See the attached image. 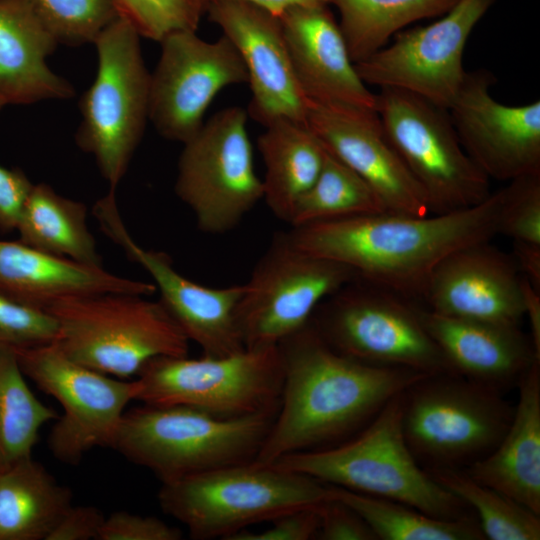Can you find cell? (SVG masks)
Masks as SVG:
<instances>
[{"mask_svg":"<svg viewBox=\"0 0 540 540\" xmlns=\"http://www.w3.org/2000/svg\"><path fill=\"white\" fill-rule=\"evenodd\" d=\"M283 381L278 410L255 461L342 443L396 395L429 376L380 367L330 347L309 322L278 344Z\"/></svg>","mask_w":540,"mask_h":540,"instance_id":"6da1fadb","label":"cell"},{"mask_svg":"<svg viewBox=\"0 0 540 540\" xmlns=\"http://www.w3.org/2000/svg\"><path fill=\"white\" fill-rule=\"evenodd\" d=\"M505 188L478 205L417 216L383 211L291 227L299 249L349 267L358 278L404 298H422L427 280L450 253L499 234Z\"/></svg>","mask_w":540,"mask_h":540,"instance_id":"7a4b0ae2","label":"cell"},{"mask_svg":"<svg viewBox=\"0 0 540 540\" xmlns=\"http://www.w3.org/2000/svg\"><path fill=\"white\" fill-rule=\"evenodd\" d=\"M402 393L350 439L289 454L270 464L331 486L403 503L440 519L471 515L469 507L439 484L408 447L402 428Z\"/></svg>","mask_w":540,"mask_h":540,"instance_id":"3957f363","label":"cell"},{"mask_svg":"<svg viewBox=\"0 0 540 540\" xmlns=\"http://www.w3.org/2000/svg\"><path fill=\"white\" fill-rule=\"evenodd\" d=\"M278 409L223 418L184 405L124 413L111 448L161 483L255 460Z\"/></svg>","mask_w":540,"mask_h":540,"instance_id":"277c9868","label":"cell"},{"mask_svg":"<svg viewBox=\"0 0 540 540\" xmlns=\"http://www.w3.org/2000/svg\"><path fill=\"white\" fill-rule=\"evenodd\" d=\"M331 496L328 484L252 460L162 483L158 501L192 539L229 540L252 524L319 505Z\"/></svg>","mask_w":540,"mask_h":540,"instance_id":"5b68a950","label":"cell"},{"mask_svg":"<svg viewBox=\"0 0 540 540\" xmlns=\"http://www.w3.org/2000/svg\"><path fill=\"white\" fill-rule=\"evenodd\" d=\"M55 319V341L72 360L127 379L151 360L186 356L189 340L161 302L104 292L60 299L45 309Z\"/></svg>","mask_w":540,"mask_h":540,"instance_id":"8992f818","label":"cell"},{"mask_svg":"<svg viewBox=\"0 0 540 540\" xmlns=\"http://www.w3.org/2000/svg\"><path fill=\"white\" fill-rule=\"evenodd\" d=\"M140 34L118 16L97 36V71L80 99L75 142L93 155L109 191L125 176L149 119L150 73Z\"/></svg>","mask_w":540,"mask_h":540,"instance_id":"52a82bcc","label":"cell"},{"mask_svg":"<svg viewBox=\"0 0 540 540\" xmlns=\"http://www.w3.org/2000/svg\"><path fill=\"white\" fill-rule=\"evenodd\" d=\"M513 410L496 389L454 374L429 375L402 393V428L424 469H465L497 446Z\"/></svg>","mask_w":540,"mask_h":540,"instance_id":"ba28073f","label":"cell"},{"mask_svg":"<svg viewBox=\"0 0 540 540\" xmlns=\"http://www.w3.org/2000/svg\"><path fill=\"white\" fill-rule=\"evenodd\" d=\"M402 297L356 277L323 300L309 322L330 347L359 362L454 374L424 327L420 308Z\"/></svg>","mask_w":540,"mask_h":540,"instance_id":"9c48e42d","label":"cell"},{"mask_svg":"<svg viewBox=\"0 0 540 540\" xmlns=\"http://www.w3.org/2000/svg\"><path fill=\"white\" fill-rule=\"evenodd\" d=\"M375 110L383 131L416 181L430 214L480 204L489 197V177L464 150L448 110L413 93L383 87Z\"/></svg>","mask_w":540,"mask_h":540,"instance_id":"30bf717a","label":"cell"},{"mask_svg":"<svg viewBox=\"0 0 540 540\" xmlns=\"http://www.w3.org/2000/svg\"><path fill=\"white\" fill-rule=\"evenodd\" d=\"M135 380V400L143 404L184 405L237 418L278 409L283 370L274 346L225 356L158 357Z\"/></svg>","mask_w":540,"mask_h":540,"instance_id":"8fae6325","label":"cell"},{"mask_svg":"<svg viewBox=\"0 0 540 540\" xmlns=\"http://www.w3.org/2000/svg\"><path fill=\"white\" fill-rule=\"evenodd\" d=\"M247 118L243 108L227 107L183 144L174 189L204 233L233 230L263 200Z\"/></svg>","mask_w":540,"mask_h":540,"instance_id":"7c38bea8","label":"cell"},{"mask_svg":"<svg viewBox=\"0 0 540 540\" xmlns=\"http://www.w3.org/2000/svg\"><path fill=\"white\" fill-rule=\"evenodd\" d=\"M356 277L339 262L297 248L287 232L275 234L238 305L244 347L278 346L309 323L323 300Z\"/></svg>","mask_w":540,"mask_h":540,"instance_id":"4fadbf2b","label":"cell"},{"mask_svg":"<svg viewBox=\"0 0 540 540\" xmlns=\"http://www.w3.org/2000/svg\"><path fill=\"white\" fill-rule=\"evenodd\" d=\"M24 375L62 407L48 435L53 456L76 465L95 447L112 446L136 380L124 381L65 355L55 342L16 349Z\"/></svg>","mask_w":540,"mask_h":540,"instance_id":"5bb4252c","label":"cell"},{"mask_svg":"<svg viewBox=\"0 0 540 540\" xmlns=\"http://www.w3.org/2000/svg\"><path fill=\"white\" fill-rule=\"evenodd\" d=\"M496 0H459L423 27L401 30L393 43L355 64L367 85L404 90L448 110L464 80L463 55L475 25Z\"/></svg>","mask_w":540,"mask_h":540,"instance_id":"9a60e30c","label":"cell"},{"mask_svg":"<svg viewBox=\"0 0 540 540\" xmlns=\"http://www.w3.org/2000/svg\"><path fill=\"white\" fill-rule=\"evenodd\" d=\"M160 44L150 74L149 120L162 137L184 144L202 127L215 96L227 86L248 83V73L225 35L207 42L194 30H178Z\"/></svg>","mask_w":540,"mask_h":540,"instance_id":"2e32d148","label":"cell"},{"mask_svg":"<svg viewBox=\"0 0 540 540\" xmlns=\"http://www.w3.org/2000/svg\"><path fill=\"white\" fill-rule=\"evenodd\" d=\"M93 213L102 231L150 275L160 294L159 301L187 339L200 346L203 355L225 356L245 349L237 320L245 284L214 288L180 274L166 253L146 249L134 241L121 219L113 192L97 201Z\"/></svg>","mask_w":540,"mask_h":540,"instance_id":"e0dca14e","label":"cell"},{"mask_svg":"<svg viewBox=\"0 0 540 540\" xmlns=\"http://www.w3.org/2000/svg\"><path fill=\"white\" fill-rule=\"evenodd\" d=\"M496 83L487 69L466 71L448 109L470 158L489 177L511 181L540 173V101L510 106L490 92Z\"/></svg>","mask_w":540,"mask_h":540,"instance_id":"ac0fdd59","label":"cell"},{"mask_svg":"<svg viewBox=\"0 0 540 540\" xmlns=\"http://www.w3.org/2000/svg\"><path fill=\"white\" fill-rule=\"evenodd\" d=\"M205 12L235 46L248 73V115L264 127L279 120L306 123L308 101L295 77L281 20L238 0L207 3Z\"/></svg>","mask_w":540,"mask_h":540,"instance_id":"d6986e66","label":"cell"},{"mask_svg":"<svg viewBox=\"0 0 540 540\" xmlns=\"http://www.w3.org/2000/svg\"><path fill=\"white\" fill-rule=\"evenodd\" d=\"M306 123L329 153L366 181L386 211L430 214L424 193L388 141L376 111L308 102Z\"/></svg>","mask_w":540,"mask_h":540,"instance_id":"ffe728a7","label":"cell"},{"mask_svg":"<svg viewBox=\"0 0 540 540\" xmlns=\"http://www.w3.org/2000/svg\"><path fill=\"white\" fill-rule=\"evenodd\" d=\"M422 298L445 316L519 325L524 317L522 275L513 257L490 244L460 248L432 270Z\"/></svg>","mask_w":540,"mask_h":540,"instance_id":"44dd1931","label":"cell"},{"mask_svg":"<svg viewBox=\"0 0 540 540\" xmlns=\"http://www.w3.org/2000/svg\"><path fill=\"white\" fill-rule=\"evenodd\" d=\"M297 82L308 102L375 110L329 5L296 6L280 15Z\"/></svg>","mask_w":540,"mask_h":540,"instance_id":"7402d4cb","label":"cell"},{"mask_svg":"<svg viewBox=\"0 0 540 540\" xmlns=\"http://www.w3.org/2000/svg\"><path fill=\"white\" fill-rule=\"evenodd\" d=\"M429 335L454 374L502 392L537 361L519 325L455 318L419 309Z\"/></svg>","mask_w":540,"mask_h":540,"instance_id":"603a6c76","label":"cell"},{"mask_svg":"<svg viewBox=\"0 0 540 540\" xmlns=\"http://www.w3.org/2000/svg\"><path fill=\"white\" fill-rule=\"evenodd\" d=\"M0 292L45 310L70 296L104 292L149 296L156 286L115 275L102 266L49 255L20 240H0Z\"/></svg>","mask_w":540,"mask_h":540,"instance_id":"cb8c5ba5","label":"cell"},{"mask_svg":"<svg viewBox=\"0 0 540 540\" xmlns=\"http://www.w3.org/2000/svg\"><path fill=\"white\" fill-rule=\"evenodd\" d=\"M58 44L27 0H0V99L5 105L75 95L71 83L47 65Z\"/></svg>","mask_w":540,"mask_h":540,"instance_id":"d4e9b609","label":"cell"},{"mask_svg":"<svg viewBox=\"0 0 540 540\" xmlns=\"http://www.w3.org/2000/svg\"><path fill=\"white\" fill-rule=\"evenodd\" d=\"M517 385L518 402L504 436L487 456L463 470L540 515V361Z\"/></svg>","mask_w":540,"mask_h":540,"instance_id":"484cf974","label":"cell"},{"mask_svg":"<svg viewBox=\"0 0 540 540\" xmlns=\"http://www.w3.org/2000/svg\"><path fill=\"white\" fill-rule=\"evenodd\" d=\"M265 128L257 141L265 164L263 200L289 224L296 204L322 169L326 149L307 123L279 119Z\"/></svg>","mask_w":540,"mask_h":540,"instance_id":"4316f807","label":"cell"},{"mask_svg":"<svg viewBox=\"0 0 540 540\" xmlns=\"http://www.w3.org/2000/svg\"><path fill=\"white\" fill-rule=\"evenodd\" d=\"M72 492L31 456L0 466V540H47Z\"/></svg>","mask_w":540,"mask_h":540,"instance_id":"83f0119b","label":"cell"},{"mask_svg":"<svg viewBox=\"0 0 540 540\" xmlns=\"http://www.w3.org/2000/svg\"><path fill=\"white\" fill-rule=\"evenodd\" d=\"M19 240L52 256L102 266L87 225L85 204L58 194L46 183L34 184L20 213Z\"/></svg>","mask_w":540,"mask_h":540,"instance_id":"f1b7e54d","label":"cell"},{"mask_svg":"<svg viewBox=\"0 0 540 540\" xmlns=\"http://www.w3.org/2000/svg\"><path fill=\"white\" fill-rule=\"evenodd\" d=\"M459 0H330L354 64L387 45L407 25L442 16Z\"/></svg>","mask_w":540,"mask_h":540,"instance_id":"f546056e","label":"cell"},{"mask_svg":"<svg viewBox=\"0 0 540 540\" xmlns=\"http://www.w3.org/2000/svg\"><path fill=\"white\" fill-rule=\"evenodd\" d=\"M331 486V485H330ZM333 495L355 510L382 540H483L477 519H440L396 501L331 486Z\"/></svg>","mask_w":540,"mask_h":540,"instance_id":"4dcf8cb0","label":"cell"},{"mask_svg":"<svg viewBox=\"0 0 540 540\" xmlns=\"http://www.w3.org/2000/svg\"><path fill=\"white\" fill-rule=\"evenodd\" d=\"M57 417L27 385L16 349L0 345V466L31 456L40 429Z\"/></svg>","mask_w":540,"mask_h":540,"instance_id":"1f68e13d","label":"cell"},{"mask_svg":"<svg viewBox=\"0 0 540 540\" xmlns=\"http://www.w3.org/2000/svg\"><path fill=\"white\" fill-rule=\"evenodd\" d=\"M386 211L373 189L326 150L322 169L295 206L291 227Z\"/></svg>","mask_w":540,"mask_h":540,"instance_id":"d6a6232c","label":"cell"},{"mask_svg":"<svg viewBox=\"0 0 540 540\" xmlns=\"http://www.w3.org/2000/svg\"><path fill=\"white\" fill-rule=\"evenodd\" d=\"M478 516L485 539L539 540L540 518L525 506L483 485L463 469L427 470Z\"/></svg>","mask_w":540,"mask_h":540,"instance_id":"836d02e7","label":"cell"},{"mask_svg":"<svg viewBox=\"0 0 540 540\" xmlns=\"http://www.w3.org/2000/svg\"><path fill=\"white\" fill-rule=\"evenodd\" d=\"M59 44L93 43L118 12L112 0H27Z\"/></svg>","mask_w":540,"mask_h":540,"instance_id":"e575fe53","label":"cell"},{"mask_svg":"<svg viewBox=\"0 0 540 540\" xmlns=\"http://www.w3.org/2000/svg\"><path fill=\"white\" fill-rule=\"evenodd\" d=\"M118 15L141 37L160 42L178 30L196 31L205 8L200 0H112Z\"/></svg>","mask_w":540,"mask_h":540,"instance_id":"d590c367","label":"cell"},{"mask_svg":"<svg viewBox=\"0 0 540 540\" xmlns=\"http://www.w3.org/2000/svg\"><path fill=\"white\" fill-rule=\"evenodd\" d=\"M504 188L499 234L540 246V173L513 179Z\"/></svg>","mask_w":540,"mask_h":540,"instance_id":"8d00e7d4","label":"cell"},{"mask_svg":"<svg viewBox=\"0 0 540 540\" xmlns=\"http://www.w3.org/2000/svg\"><path fill=\"white\" fill-rule=\"evenodd\" d=\"M58 327L44 309L23 304L0 292V345L15 349L53 343Z\"/></svg>","mask_w":540,"mask_h":540,"instance_id":"74e56055","label":"cell"},{"mask_svg":"<svg viewBox=\"0 0 540 540\" xmlns=\"http://www.w3.org/2000/svg\"><path fill=\"white\" fill-rule=\"evenodd\" d=\"M183 533L161 519L127 511H115L105 518L97 540H180Z\"/></svg>","mask_w":540,"mask_h":540,"instance_id":"f35d334b","label":"cell"},{"mask_svg":"<svg viewBox=\"0 0 540 540\" xmlns=\"http://www.w3.org/2000/svg\"><path fill=\"white\" fill-rule=\"evenodd\" d=\"M319 528L316 539L376 540L365 520L350 506L332 496L318 506Z\"/></svg>","mask_w":540,"mask_h":540,"instance_id":"ab89813d","label":"cell"},{"mask_svg":"<svg viewBox=\"0 0 540 540\" xmlns=\"http://www.w3.org/2000/svg\"><path fill=\"white\" fill-rule=\"evenodd\" d=\"M319 505L289 511L271 520V526L263 531L253 532L244 529L229 540L316 539L319 528Z\"/></svg>","mask_w":540,"mask_h":540,"instance_id":"60d3db41","label":"cell"},{"mask_svg":"<svg viewBox=\"0 0 540 540\" xmlns=\"http://www.w3.org/2000/svg\"><path fill=\"white\" fill-rule=\"evenodd\" d=\"M33 185L22 170L0 165V233L8 234L16 230Z\"/></svg>","mask_w":540,"mask_h":540,"instance_id":"b9f144b4","label":"cell"},{"mask_svg":"<svg viewBox=\"0 0 540 540\" xmlns=\"http://www.w3.org/2000/svg\"><path fill=\"white\" fill-rule=\"evenodd\" d=\"M104 520L105 516L95 506L71 505L47 540H97Z\"/></svg>","mask_w":540,"mask_h":540,"instance_id":"7bdbcfd3","label":"cell"},{"mask_svg":"<svg viewBox=\"0 0 540 540\" xmlns=\"http://www.w3.org/2000/svg\"><path fill=\"white\" fill-rule=\"evenodd\" d=\"M512 257L520 274L540 290V246L513 242Z\"/></svg>","mask_w":540,"mask_h":540,"instance_id":"ee69618b","label":"cell"},{"mask_svg":"<svg viewBox=\"0 0 540 540\" xmlns=\"http://www.w3.org/2000/svg\"><path fill=\"white\" fill-rule=\"evenodd\" d=\"M524 316L530 326V340L537 356L540 357V290L522 276Z\"/></svg>","mask_w":540,"mask_h":540,"instance_id":"f6af8a7d","label":"cell"},{"mask_svg":"<svg viewBox=\"0 0 540 540\" xmlns=\"http://www.w3.org/2000/svg\"><path fill=\"white\" fill-rule=\"evenodd\" d=\"M220 0H205V7L207 3ZM255 4L265 10L280 17V15L286 10L296 6H318V5H330V0H238Z\"/></svg>","mask_w":540,"mask_h":540,"instance_id":"bcb514c9","label":"cell"},{"mask_svg":"<svg viewBox=\"0 0 540 540\" xmlns=\"http://www.w3.org/2000/svg\"><path fill=\"white\" fill-rule=\"evenodd\" d=\"M4 102L0 99V109L4 106Z\"/></svg>","mask_w":540,"mask_h":540,"instance_id":"7dc6e473","label":"cell"},{"mask_svg":"<svg viewBox=\"0 0 540 540\" xmlns=\"http://www.w3.org/2000/svg\"><path fill=\"white\" fill-rule=\"evenodd\" d=\"M201 3L203 4L204 8H205V0H200Z\"/></svg>","mask_w":540,"mask_h":540,"instance_id":"c3c4849f","label":"cell"}]
</instances>
